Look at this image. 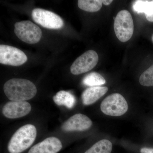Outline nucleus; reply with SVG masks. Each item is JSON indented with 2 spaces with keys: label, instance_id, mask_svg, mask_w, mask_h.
<instances>
[{
  "label": "nucleus",
  "instance_id": "1",
  "mask_svg": "<svg viewBox=\"0 0 153 153\" xmlns=\"http://www.w3.org/2000/svg\"><path fill=\"white\" fill-rule=\"evenodd\" d=\"M5 94L13 101H25L33 98L37 93L35 84L28 79L13 78L4 85Z\"/></svg>",
  "mask_w": 153,
  "mask_h": 153
},
{
  "label": "nucleus",
  "instance_id": "2",
  "mask_svg": "<svg viewBox=\"0 0 153 153\" xmlns=\"http://www.w3.org/2000/svg\"><path fill=\"white\" fill-rule=\"evenodd\" d=\"M37 130L32 124L22 126L13 135L8 146L10 153H21L31 146L36 137Z\"/></svg>",
  "mask_w": 153,
  "mask_h": 153
},
{
  "label": "nucleus",
  "instance_id": "3",
  "mask_svg": "<svg viewBox=\"0 0 153 153\" xmlns=\"http://www.w3.org/2000/svg\"><path fill=\"white\" fill-rule=\"evenodd\" d=\"M114 27L116 36L120 41H129L133 34L134 25L131 14L126 10L118 13L114 19Z\"/></svg>",
  "mask_w": 153,
  "mask_h": 153
},
{
  "label": "nucleus",
  "instance_id": "4",
  "mask_svg": "<svg viewBox=\"0 0 153 153\" xmlns=\"http://www.w3.org/2000/svg\"><path fill=\"white\" fill-rule=\"evenodd\" d=\"M15 34L23 42L29 44L38 43L42 37V31L37 25L29 21L15 24Z\"/></svg>",
  "mask_w": 153,
  "mask_h": 153
},
{
  "label": "nucleus",
  "instance_id": "5",
  "mask_svg": "<svg viewBox=\"0 0 153 153\" xmlns=\"http://www.w3.org/2000/svg\"><path fill=\"white\" fill-rule=\"evenodd\" d=\"M100 108L105 114L111 116H120L127 112L128 105L121 94L114 93L105 99L102 102Z\"/></svg>",
  "mask_w": 153,
  "mask_h": 153
},
{
  "label": "nucleus",
  "instance_id": "6",
  "mask_svg": "<svg viewBox=\"0 0 153 153\" xmlns=\"http://www.w3.org/2000/svg\"><path fill=\"white\" fill-rule=\"evenodd\" d=\"M32 16L34 22L47 29L57 30L63 27L64 25L63 19L58 15L44 9H34Z\"/></svg>",
  "mask_w": 153,
  "mask_h": 153
},
{
  "label": "nucleus",
  "instance_id": "7",
  "mask_svg": "<svg viewBox=\"0 0 153 153\" xmlns=\"http://www.w3.org/2000/svg\"><path fill=\"white\" fill-rule=\"evenodd\" d=\"M99 60L98 54L95 51L90 50L79 56L70 68L72 74L78 75L90 71L97 64Z\"/></svg>",
  "mask_w": 153,
  "mask_h": 153
},
{
  "label": "nucleus",
  "instance_id": "8",
  "mask_svg": "<svg viewBox=\"0 0 153 153\" xmlns=\"http://www.w3.org/2000/svg\"><path fill=\"white\" fill-rule=\"evenodd\" d=\"M27 60V56L20 49L8 45H0L1 64L19 66L26 63Z\"/></svg>",
  "mask_w": 153,
  "mask_h": 153
},
{
  "label": "nucleus",
  "instance_id": "9",
  "mask_svg": "<svg viewBox=\"0 0 153 153\" xmlns=\"http://www.w3.org/2000/svg\"><path fill=\"white\" fill-rule=\"evenodd\" d=\"M32 109L31 105L26 101L9 102L3 107L2 113L6 117L16 119L27 115Z\"/></svg>",
  "mask_w": 153,
  "mask_h": 153
},
{
  "label": "nucleus",
  "instance_id": "10",
  "mask_svg": "<svg viewBox=\"0 0 153 153\" xmlns=\"http://www.w3.org/2000/svg\"><path fill=\"white\" fill-rule=\"evenodd\" d=\"M92 121L85 115L78 114L73 115L62 125L61 128L65 131H82L90 128Z\"/></svg>",
  "mask_w": 153,
  "mask_h": 153
},
{
  "label": "nucleus",
  "instance_id": "11",
  "mask_svg": "<svg viewBox=\"0 0 153 153\" xmlns=\"http://www.w3.org/2000/svg\"><path fill=\"white\" fill-rule=\"evenodd\" d=\"M62 148L60 140L55 137H50L33 146L28 153H57Z\"/></svg>",
  "mask_w": 153,
  "mask_h": 153
},
{
  "label": "nucleus",
  "instance_id": "12",
  "mask_svg": "<svg viewBox=\"0 0 153 153\" xmlns=\"http://www.w3.org/2000/svg\"><path fill=\"white\" fill-rule=\"evenodd\" d=\"M108 90L105 86H93L88 88L82 95V102L85 105L92 104L103 96Z\"/></svg>",
  "mask_w": 153,
  "mask_h": 153
},
{
  "label": "nucleus",
  "instance_id": "13",
  "mask_svg": "<svg viewBox=\"0 0 153 153\" xmlns=\"http://www.w3.org/2000/svg\"><path fill=\"white\" fill-rule=\"evenodd\" d=\"M132 7L137 13H144L147 20L153 22V0H137L133 3Z\"/></svg>",
  "mask_w": 153,
  "mask_h": 153
},
{
  "label": "nucleus",
  "instance_id": "14",
  "mask_svg": "<svg viewBox=\"0 0 153 153\" xmlns=\"http://www.w3.org/2000/svg\"><path fill=\"white\" fill-rule=\"evenodd\" d=\"M55 103L58 105H64L68 108L74 106L75 98L70 92L65 91H60L53 97Z\"/></svg>",
  "mask_w": 153,
  "mask_h": 153
},
{
  "label": "nucleus",
  "instance_id": "15",
  "mask_svg": "<svg viewBox=\"0 0 153 153\" xmlns=\"http://www.w3.org/2000/svg\"><path fill=\"white\" fill-rule=\"evenodd\" d=\"M77 4L82 10L94 13L100 10L102 3L100 0H79Z\"/></svg>",
  "mask_w": 153,
  "mask_h": 153
},
{
  "label": "nucleus",
  "instance_id": "16",
  "mask_svg": "<svg viewBox=\"0 0 153 153\" xmlns=\"http://www.w3.org/2000/svg\"><path fill=\"white\" fill-rule=\"evenodd\" d=\"M112 144L107 140H102L96 143L85 153H111Z\"/></svg>",
  "mask_w": 153,
  "mask_h": 153
},
{
  "label": "nucleus",
  "instance_id": "17",
  "mask_svg": "<svg viewBox=\"0 0 153 153\" xmlns=\"http://www.w3.org/2000/svg\"><path fill=\"white\" fill-rule=\"evenodd\" d=\"M82 82L85 85L93 87L103 85L105 83V80L99 73L92 72L85 76Z\"/></svg>",
  "mask_w": 153,
  "mask_h": 153
},
{
  "label": "nucleus",
  "instance_id": "18",
  "mask_svg": "<svg viewBox=\"0 0 153 153\" xmlns=\"http://www.w3.org/2000/svg\"><path fill=\"white\" fill-rule=\"evenodd\" d=\"M139 82L143 86H153V65L142 74L140 77Z\"/></svg>",
  "mask_w": 153,
  "mask_h": 153
},
{
  "label": "nucleus",
  "instance_id": "19",
  "mask_svg": "<svg viewBox=\"0 0 153 153\" xmlns=\"http://www.w3.org/2000/svg\"><path fill=\"white\" fill-rule=\"evenodd\" d=\"M141 153H153V149L143 148L140 150Z\"/></svg>",
  "mask_w": 153,
  "mask_h": 153
},
{
  "label": "nucleus",
  "instance_id": "20",
  "mask_svg": "<svg viewBox=\"0 0 153 153\" xmlns=\"http://www.w3.org/2000/svg\"><path fill=\"white\" fill-rule=\"evenodd\" d=\"M112 0H102V4L106 6L109 5L112 3Z\"/></svg>",
  "mask_w": 153,
  "mask_h": 153
},
{
  "label": "nucleus",
  "instance_id": "21",
  "mask_svg": "<svg viewBox=\"0 0 153 153\" xmlns=\"http://www.w3.org/2000/svg\"><path fill=\"white\" fill-rule=\"evenodd\" d=\"M152 42L153 43V34L152 36Z\"/></svg>",
  "mask_w": 153,
  "mask_h": 153
}]
</instances>
